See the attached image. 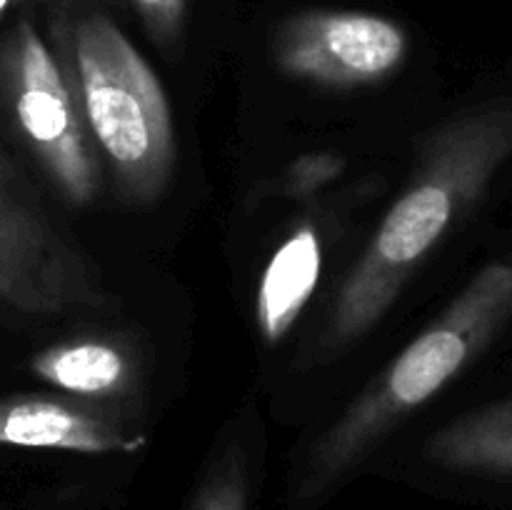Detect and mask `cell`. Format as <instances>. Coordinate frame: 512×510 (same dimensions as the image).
Listing matches in <instances>:
<instances>
[{"instance_id":"7","label":"cell","mask_w":512,"mask_h":510,"mask_svg":"<svg viewBox=\"0 0 512 510\" xmlns=\"http://www.w3.org/2000/svg\"><path fill=\"white\" fill-rule=\"evenodd\" d=\"M0 445L108 455L138 453L145 435L128 433L108 413L78 398L58 395H3Z\"/></svg>"},{"instance_id":"1","label":"cell","mask_w":512,"mask_h":510,"mask_svg":"<svg viewBox=\"0 0 512 510\" xmlns=\"http://www.w3.org/2000/svg\"><path fill=\"white\" fill-rule=\"evenodd\" d=\"M510 158V100L473 105L420 140L408 185L335 298L328 345L355 343L388 315L420 265L483 200Z\"/></svg>"},{"instance_id":"5","label":"cell","mask_w":512,"mask_h":510,"mask_svg":"<svg viewBox=\"0 0 512 510\" xmlns=\"http://www.w3.org/2000/svg\"><path fill=\"white\" fill-rule=\"evenodd\" d=\"M0 303L25 315L98 308L105 293L88 260L53 228L0 153Z\"/></svg>"},{"instance_id":"15","label":"cell","mask_w":512,"mask_h":510,"mask_svg":"<svg viewBox=\"0 0 512 510\" xmlns=\"http://www.w3.org/2000/svg\"><path fill=\"white\" fill-rule=\"evenodd\" d=\"M18 3H28V0H18Z\"/></svg>"},{"instance_id":"6","label":"cell","mask_w":512,"mask_h":510,"mask_svg":"<svg viewBox=\"0 0 512 510\" xmlns=\"http://www.w3.org/2000/svg\"><path fill=\"white\" fill-rule=\"evenodd\" d=\"M400 23L365 10H303L280 23L275 65L285 75L323 88L348 90L390 78L408 55Z\"/></svg>"},{"instance_id":"8","label":"cell","mask_w":512,"mask_h":510,"mask_svg":"<svg viewBox=\"0 0 512 510\" xmlns=\"http://www.w3.org/2000/svg\"><path fill=\"white\" fill-rule=\"evenodd\" d=\"M320 235L313 223H303L283 240L270 258L255 298V323L268 345L280 343L303 313L320 278Z\"/></svg>"},{"instance_id":"14","label":"cell","mask_w":512,"mask_h":510,"mask_svg":"<svg viewBox=\"0 0 512 510\" xmlns=\"http://www.w3.org/2000/svg\"><path fill=\"white\" fill-rule=\"evenodd\" d=\"M13 5H18V0H0V18H3V15L13 8Z\"/></svg>"},{"instance_id":"13","label":"cell","mask_w":512,"mask_h":510,"mask_svg":"<svg viewBox=\"0 0 512 510\" xmlns=\"http://www.w3.org/2000/svg\"><path fill=\"white\" fill-rule=\"evenodd\" d=\"M190 510H248V480L238 463L225 465L205 483Z\"/></svg>"},{"instance_id":"11","label":"cell","mask_w":512,"mask_h":510,"mask_svg":"<svg viewBox=\"0 0 512 510\" xmlns=\"http://www.w3.org/2000/svg\"><path fill=\"white\" fill-rule=\"evenodd\" d=\"M345 170V158L338 153H328V150H318V153H305L290 163L288 173H285V190L293 198H308L338 180Z\"/></svg>"},{"instance_id":"12","label":"cell","mask_w":512,"mask_h":510,"mask_svg":"<svg viewBox=\"0 0 512 510\" xmlns=\"http://www.w3.org/2000/svg\"><path fill=\"white\" fill-rule=\"evenodd\" d=\"M143 20L150 38L160 45H175L188 23V0H128Z\"/></svg>"},{"instance_id":"9","label":"cell","mask_w":512,"mask_h":510,"mask_svg":"<svg viewBox=\"0 0 512 510\" xmlns=\"http://www.w3.org/2000/svg\"><path fill=\"white\" fill-rule=\"evenodd\" d=\"M30 373L78 400H110L135 383L133 358L108 338H73L48 345L30 358Z\"/></svg>"},{"instance_id":"10","label":"cell","mask_w":512,"mask_h":510,"mask_svg":"<svg viewBox=\"0 0 512 510\" xmlns=\"http://www.w3.org/2000/svg\"><path fill=\"white\" fill-rule=\"evenodd\" d=\"M425 458L460 473L512 478V395L435 430L425 443Z\"/></svg>"},{"instance_id":"3","label":"cell","mask_w":512,"mask_h":510,"mask_svg":"<svg viewBox=\"0 0 512 510\" xmlns=\"http://www.w3.org/2000/svg\"><path fill=\"white\" fill-rule=\"evenodd\" d=\"M510 320L512 260H495L320 435L305 465L303 493L318 495L363 463L400 423L480 358Z\"/></svg>"},{"instance_id":"4","label":"cell","mask_w":512,"mask_h":510,"mask_svg":"<svg viewBox=\"0 0 512 510\" xmlns=\"http://www.w3.org/2000/svg\"><path fill=\"white\" fill-rule=\"evenodd\" d=\"M0 103L55 193L70 205L93 203L103 160L53 45L25 18L0 38Z\"/></svg>"},{"instance_id":"2","label":"cell","mask_w":512,"mask_h":510,"mask_svg":"<svg viewBox=\"0 0 512 510\" xmlns=\"http://www.w3.org/2000/svg\"><path fill=\"white\" fill-rule=\"evenodd\" d=\"M50 38L118 193L138 205L158 200L178 150L155 70L100 0H60Z\"/></svg>"}]
</instances>
